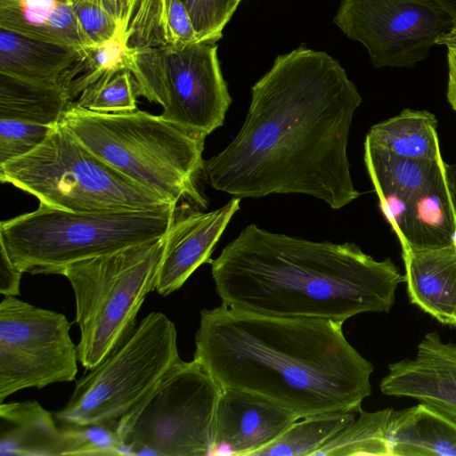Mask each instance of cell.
<instances>
[{"label":"cell","instance_id":"f546056e","mask_svg":"<svg viewBox=\"0 0 456 456\" xmlns=\"http://www.w3.org/2000/svg\"><path fill=\"white\" fill-rule=\"evenodd\" d=\"M53 127L20 119L0 118V165L34 151Z\"/></svg>","mask_w":456,"mask_h":456},{"label":"cell","instance_id":"d6986e66","mask_svg":"<svg viewBox=\"0 0 456 456\" xmlns=\"http://www.w3.org/2000/svg\"><path fill=\"white\" fill-rule=\"evenodd\" d=\"M54 414L35 400L1 403V456H61Z\"/></svg>","mask_w":456,"mask_h":456},{"label":"cell","instance_id":"4dcf8cb0","mask_svg":"<svg viewBox=\"0 0 456 456\" xmlns=\"http://www.w3.org/2000/svg\"><path fill=\"white\" fill-rule=\"evenodd\" d=\"M198 41L216 43L240 3L238 0H183Z\"/></svg>","mask_w":456,"mask_h":456},{"label":"cell","instance_id":"b9f144b4","mask_svg":"<svg viewBox=\"0 0 456 456\" xmlns=\"http://www.w3.org/2000/svg\"><path fill=\"white\" fill-rule=\"evenodd\" d=\"M239 2H241L242 0H238Z\"/></svg>","mask_w":456,"mask_h":456},{"label":"cell","instance_id":"603a6c76","mask_svg":"<svg viewBox=\"0 0 456 456\" xmlns=\"http://www.w3.org/2000/svg\"><path fill=\"white\" fill-rule=\"evenodd\" d=\"M436 128L433 113L404 109L372 126L365 140L402 158L438 160L443 156Z\"/></svg>","mask_w":456,"mask_h":456},{"label":"cell","instance_id":"5b68a950","mask_svg":"<svg viewBox=\"0 0 456 456\" xmlns=\"http://www.w3.org/2000/svg\"><path fill=\"white\" fill-rule=\"evenodd\" d=\"M175 207L85 213L39 205L1 222L0 247L22 273L57 274L71 263L163 237Z\"/></svg>","mask_w":456,"mask_h":456},{"label":"cell","instance_id":"d4e9b609","mask_svg":"<svg viewBox=\"0 0 456 456\" xmlns=\"http://www.w3.org/2000/svg\"><path fill=\"white\" fill-rule=\"evenodd\" d=\"M357 414L354 411H338L298 419L275 441L253 456H314L354 421Z\"/></svg>","mask_w":456,"mask_h":456},{"label":"cell","instance_id":"e575fe53","mask_svg":"<svg viewBox=\"0 0 456 456\" xmlns=\"http://www.w3.org/2000/svg\"><path fill=\"white\" fill-rule=\"evenodd\" d=\"M442 45L447 49L448 80L446 98L456 113V27L444 39Z\"/></svg>","mask_w":456,"mask_h":456},{"label":"cell","instance_id":"7402d4cb","mask_svg":"<svg viewBox=\"0 0 456 456\" xmlns=\"http://www.w3.org/2000/svg\"><path fill=\"white\" fill-rule=\"evenodd\" d=\"M455 228L456 207L445 174L408 203L397 239L401 248H443L452 245Z\"/></svg>","mask_w":456,"mask_h":456},{"label":"cell","instance_id":"1f68e13d","mask_svg":"<svg viewBox=\"0 0 456 456\" xmlns=\"http://www.w3.org/2000/svg\"><path fill=\"white\" fill-rule=\"evenodd\" d=\"M73 8L92 45L103 44L119 36L125 37L118 20L100 4L82 0L73 3Z\"/></svg>","mask_w":456,"mask_h":456},{"label":"cell","instance_id":"9c48e42d","mask_svg":"<svg viewBox=\"0 0 456 456\" xmlns=\"http://www.w3.org/2000/svg\"><path fill=\"white\" fill-rule=\"evenodd\" d=\"M221 391L199 362L180 360L116 430L133 455L208 456Z\"/></svg>","mask_w":456,"mask_h":456},{"label":"cell","instance_id":"cb8c5ba5","mask_svg":"<svg viewBox=\"0 0 456 456\" xmlns=\"http://www.w3.org/2000/svg\"><path fill=\"white\" fill-rule=\"evenodd\" d=\"M70 103L58 84L20 78L0 72V118L55 126Z\"/></svg>","mask_w":456,"mask_h":456},{"label":"cell","instance_id":"7c38bea8","mask_svg":"<svg viewBox=\"0 0 456 456\" xmlns=\"http://www.w3.org/2000/svg\"><path fill=\"white\" fill-rule=\"evenodd\" d=\"M333 22L376 68L415 66L456 27L435 0H340Z\"/></svg>","mask_w":456,"mask_h":456},{"label":"cell","instance_id":"836d02e7","mask_svg":"<svg viewBox=\"0 0 456 456\" xmlns=\"http://www.w3.org/2000/svg\"><path fill=\"white\" fill-rule=\"evenodd\" d=\"M22 272L17 268L0 247V293L4 297L20 295Z\"/></svg>","mask_w":456,"mask_h":456},{"label":"cell","instance_id":"8fae6325","mask_svg":"<svg viewBox=\"0 0 456 456\" xmlns=\"http://www.w3.org/2000/svg\"><path fill=\"white\" fill-rule=\"evenodd\" d=\"M71 324L61 313L4 297L0 303V402L29 387L70 382L77 372Z\"/></svg>","mask_w":456,"mask_h":456},{"label":"cell","instance_id":"f1b7e54d","mask_svg":"<svg viewBox=\"0 0 456 456\" xmlns=\"http://www.w3.org/2000/svg\"><path fill=\"white\" fill-rule=\"evenodd\" d=\"M117 424H65L61 428V456L133 455L116 430Z\"/></svg>","mask_w":456,"mask_h":456},{"label":"cell","instance_id":"ab89813d","mask_svg":"<svg viewBox=\"0 0 456 456\" xmlns=\"http://www.w3.org/2000/svg\"><path fill=\"white\" fill-rule=\"evenodd\" d=\"M69 1L72 2V3H76V2H78V1H82V0H69ZM88 1H93V2H94V3L99 4V0H88Z\"/></svg>","mask_w":456,"mask_h":456},{"label":"cell","instance_id":"8d00e7d4","mask_svg":"<svg viewBox=\"0 0 456 456\" xmlns=\"http://www.w3.org/2000/svg\"><path fill=\"white\" fill-rule=\"evenodd\" d=\"M441 7L446 10L456 22V0H435Z\"/></svg>","mask_w":456,"mask_h":456},{"label":"cell","instance_id":"6da1fadb","mask_svg":"<svg viewBox=\"0 0 456 456\" xmlns=\"http://www.w3.org/2000/svg\"><path fill=\"white\" fill-rule=\"evenodd\" d=\"M362 103L339 61L299 47L279 55L252 86L234 139L205 160L204 178L233 197L298 193L338 210L360 196L347 145Z\"/></svg>","mask_w":456,"mask_h":456},{"label":"cell","instance_id":"4316f807","mask_svg":"<svg viewBox=\"0 0 456 456\" xmlns=\"http://www.w3.org/2000/svg\"><path fill=\"white\" fill-rule=\"evenodd\" d=\"M132 50L123 36L88 46L83 50L82 56L63 73L59 85L69 101L73 102L103 76L127 69Z\"/></svg>","mask_w":456,"mask_h":456},{"label":"cell","instance_id":"44dd1931","mask_svg":"<svg viewBox=\"0 0 456 456\" xmlns=\"http://www.w3.org/2000/svg\"><path fill=\"white\" fill-rule=\"evenodd\" d=\"M83 50L0 28V72L20 78L59 85Z\"/></svg>","mask_w":456,"mask_h":456},{"label":"cell","instance_id":"d590c367","mask_svg":"<svg viewBox=\"0 0 456 456\" xmlns=\"http://www.w3.org/2000/svg\"><path fill=\"white\" fill-rule=\"evenodd\" d=\"M446 175L456 207V163L446 164Z\"/></svg>","mask_w":456,"mask_h":456},{"label":"cell","instance_id":"5bb4252c","mask_svg":"<svg viewBox=\"0 0 456 456\" xmlns=\"http://www.w3.org/2000/svg\"><path fill=\"white\" fill-rule=\"evenodd\" d=\"M389 396L411 398L456 419V342L428 332L413 358L390 363L379 383Z\"/></svg>","mask_w":456,"mask_h":456},{"label":"cell","instance_id":"9a60e30c","mask_svg":"<svg viewBox=\"0 0 456 456\" xmlns=\"http://www.w3.org/2000/svg\"><path fill=\"white\" fill-rule=\"evenodd\" d=\"M240 198L210 212H190L174 219L164 236L155 291L166 297L179 289L204 263H208L216 244L234 214Z\"/></svg>","mask_w":456,"mask_h":456},{"label":"cell","instance_id":"ba28073f","mask_svg":"<svg viewBox=\"0 0 456 456\" xmlns=\"http://www.w3.org/2000/svg\"><path fill=\"white\" fill-rule=\"evenodd\" d=\"M180 360L174 322L152 312L76 382L69 402L54 417L64 424H117Z\"/></svg>","mask_w":456,"mask_h":456},{"label":"cell","instance_id":"f35d334b","mask_svg":"<svg viewBox=\"0 0 456 456\" xmlns=\"http://www.w3.org/2000/svg\"><path fill=\"white\" fill-rule=\"evenodd\" d=\"M452 245L453 246V248L456 250V228H455L452 237Z\"/></svg>","mask_w":456,"mask_h":456},{"label":"cell","instance_id":"484cf974","mask_svg":"<svg viewBox=\"0 0 456 456\" xmlns=\"http://www.w3.org/2000/svg\"><path fill=\"white\" fill-rule=\"evenodd\" d=\"M393 408L365 411L338 432L314 456H392L390 428Z\"/></svg>","mask_w":456,"mask_h":456},{"label":"cell","instance_id":"60d3db41","mask_svg":"<svg viewBox=\"0 0 456 456\" xmlns=\"http://www.w3.org/2000/svg\"><path fill=\"white\" fill-rule=\"evenodd\" d=\"M455 321H456V311H455ZM455 326H456V324H455Z\"/></svg>","mask_w":456,"mask_h":456},{"label":"cell","instance_id":"52a82bcc","mask_svg":"<svg viewBox=\"0 0 456 456\" xmlns=\"http://www.w3.org/2000/svg\"><path fill=\"white\" fill-rule=\"evenodd\" d=\"M164 236L71 263L58 272L74 291L75 322L80 329L77 357L87 370L136 327L138 312L156 288Z\"/></svg>","mask_w":456,"mask_h":456},{"label":"cell","instance_id":"30bf717a","mask_svg":"<svg viewBox=\"0 0 456 456\" xmlns=\"http://www.w3.org/2000/svg\"><path fill=\"white\" fill-rule=\"evenodd\" d=\"M127 69L137 95L161 105L166 120L206 136L223 126L232 98L216 43L134 49Z\"/></svg>","mask_w":456,"mask_h":456},{"label":"cell","instance_id":"e0dca14e","mask_svg":"<svg viewBox=\"0 0 456 456\" xmlns=\"http://www.w3.org/2000/svg\"><path fill=\"white\" fill-rule=\"evenodd\" d=\"M410 302L442 324L455 326L456 250L452 245L401 248Z\"/></svg>","mask_w":456,"mask_h":456},{"label":"cell","instance_id":"ac0fdd59","mask_svg":"<svg viewBox=\"0 0 456 456\" xmlns=\"http://www.w3.org/2000/svg\"><path fill=\"white\" fill-rule=\"evenodd\" d=\"M0 28L82 50L93 46L69 0H0Z\"/></svg>","mask_w":456,"mask_h":456},{"label":"cell","instance_id":"d6a6232c","mask_svg":"<svg viewBox=\"0 0 456 456\" xmlns=\"http://www.w3.org/2000/svg\"><path fill=\"white\" fill-rule=\"evenodd\" d=\"M166 22L170 45L198 42L189 12L183 0H165Z\"/></svg>","mask_w":456,"mask_h":456},{"label":"cell","instance_id":"2e32d148","mask_svg":"<svg viewBox=\"0 0 456 456\" xmlns=\"http://www.w3.org/2000/svg\"><path fill=\"white\" fill-rule=\"evenodd\" d=\"M364 164L379 208L393 232L400 234L408 203L446 174L444 159H411L396 156L364 141Z\"/></svg>","mask_w":456,"mask_h":456},{"label":"cell","instance_id":"7a4b0ae2","mask_svg":"<svg viewBox=\"0 0 456 456\" xmlns=\"http://www.w3.org/2000/svg\"><path fill=\"white\" fill-rule=\"evenodd\" d=\"M342 327L327 319L221 305L200 312L193 360L222 388L261 395L299 419L359 412L371 395L373 365L347 341Z\"/></svg>","mask_w":456,"mask_h":456},{"label":"cell","instance_id":"74e56055","mask_svg":"<svg viewBox=\"0 0 456 456\" xmlns=\"http://www.w3.org/2000/svg\"><path fill=\"white\" fill-rule=\"evenodd\" d=\"M107 1L115 3L116 4H126L131 3L134 0H107Z\"/></svg>","mask_w":456,"mask_h":456},{"label":"cell","instance_id":"83f0119b","mask_svg":"<svg viewBox=\"0 0 456 456\" xmlns=\"http://www.w3.org/2000/svg\"><path fill=\"white\" fill-rule=\"evenodd\" d=\"M134 81L128 69L109 73L86 88L76 102L102 114H122L137 110Z\"/></svg>","mask_w":456,"mask_h":456},{"label":"cell","instance_id":"277c9868","mask_svg":"<svg viewBox=\"0 0 456 456\" xmlns=\"http://www.w3.org/2000/svg\"><path fill=\"white\" fill-rule=\"evenodd\" d=\"M105 162L177 204L207 202L197 187L206 135L143 110L102 114L70 102L61 121Z\"/></svg>","mask_w":456,"mask_h":456},{"label":"cell","instance_id":"ffe728a7","mask_svg":"<svg viewBox=\"0 0 456 456\" xmlns=\"http://www.w3.org/2000/svg\"><path fill=\"white\" fill-rule=\"evenodd\" d=\"M392 456H456V419L427 404L394 411Z\"/></svg>","mask_w":456,"mask_h":456},{"label":"cell","instance_id":"8992f818","mask_svg":"<svg viewBox=\"0 0 456 456\" xmlns=\"http://www.w3.org/2000/svg\"><path fill=\"white\" fill-rule=\"evenodd\" d=\"M0 181L39 205L71 212L150 210L171 204L79 142L61 123L31 152L0 165Z\"/></svg>","mask_w":456,"mask_h":456},{"label":"cell","instance_id":"3957f363","mask_svg":"<svg viewBox=\"0 0 456 456\" xmlns=\"http://www.w3.org/2000/svg\"><path fill=\"white\" fill-rule=\"evenodd\" d=\"M208 264L224 305L342 323L360 314L388 313L404 281L390 258L376 260L353 242L314 241L254 224Z\"/></svg>","mask_w":456,"mask_h":456},{"label":"cell","instance_id":"4fadbf2b","mask_svg":"<svg viewBox=\"0 0 456 456\" xmlns=\"http://www.w3.org/2000/svg\"><path fill=\"white\" fill-rule=\"evenodd\" d=\"M298 419L261 395L222 388L214 414L209 455L253 456Z\"/></svg>","mask_w":456,"mask_h":456}]
</instances>
